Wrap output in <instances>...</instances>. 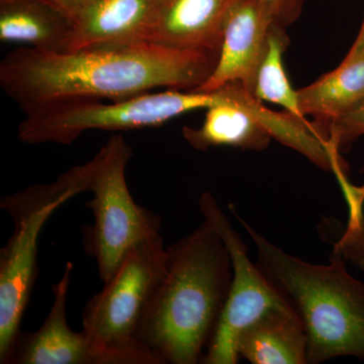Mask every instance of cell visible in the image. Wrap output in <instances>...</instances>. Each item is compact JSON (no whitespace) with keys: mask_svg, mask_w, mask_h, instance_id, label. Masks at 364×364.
Segmentation results:
<instances>
[{"mask_svg":"<svg viewBox=\"0 0 364 364\" xmlns=\"http://www.w3.org/2000/svg\"><path fill=\"white\" fill-rule=\"evenodd\" d=\"M167 263L161 237L135 246L104 289L83 310L82 331L112 364H164L138 339V331Z\"/></svg>","mask_w":364,"mask_h":364,"instance_id":"5","label":"cell"},{"mask_svg":"<svg viewBox=\"0 0 364 364\" xmlns=\"http://www.w3.org/2000/svg\"><path fill=\"white\" fill-rule=\"evenodd\" d=\"M298 97L301 114L315 117L325 138L330 124L364 102V52L347 55L335 70L298 90Z\"/></svg>","mask_w":364,"mask_h":364,"instance_id":"14","label":"cell"},{"mask_svg":"<svg viewBox=\"0 0 364 364\" xmlns=\"http://www.w3.org/2000/svg\"><path fill=\"white\" fill-rule=\"evenodd\" d=\"M160 0H100L72 21L66 51L139 42Z\"/></svg>","mask_w":364,"mask_h":364,"instance_id":"12","label":"cell"},{"mask_svg":"<svg viewBox=\"0 0 364 364\" xmlns=\"http://www.w3.org/2000/svg\"><path fill=\"white\" fill-rule=\"evenodd\" d=\"M198 205L203 222L221 237L226 245L233 268L226 303L202 363L236 364L240 359L236 346L241 333L268 311L291 306L249 258L247 245L214 196L203 193Z\"/></svg>","mask_w":364,"mask_h":364,"instance_id":"8","label":"cell"},{"mask_svg":"<svg viewBox=\"0 0 364 364\" xmlns=\"http://www.w3.org/2000/svg\"><path fill=\"white\" fill-rule=\"evenodd\" d=\"M257 248V265L299 316L308 338V363L339 356L364 360V284L344 261L314 264L287 253L234 213Z\"/></svg>","mask_w":364,"mask_h":364,"instance_id":"3","label":"cell"},{"mask_svg":"<svg viewBox=\"0 0 364 364\" xmlns=\"http://www.w3.org/2000/svg\"><path fill=\"white\" fill-rule=\"evenodd\" d=\"M133 151L122 135H114L97 154L90 183L92 200L85 207L95 223L86 227L85 249L97 261L102 282L111 279L127 254L143 242L161 237V218L134 200L126 179Z\"/></svg>","mask_w":364,"mask_h":364,"instance_id":"7","label":"cell"},{"mask_svg":"<svg viewBox=\"0 0 364 364\" xmlns=\"http://www.w3.org/2000/svg\"><path fill=\"white\" fill-rule=\"evenodd\" d=\"M218 102L215 91L178 90L146 92L105 104L100 100H68L26 111L18 127L21 142L70 145L85 132H119L152 128L186 112L208 109Z\"/></svg>","mask_w":364,"mask_h":364,"instance_id":"6","label":"cell"},{"mask_svg":"<svg viewBox=\"0 0 364 364\" xmlns=\"http://www.w3.org/2000/svg\"><path fill=\"white\" fill-rule=\"evenodd\" d=\"M239 358L253 364H306L308 338L291 306L268 311L239 336Z\"/></svg>","mask_w":364,"mask_h":364,"instance_id":"13","label":"cell"},{"mask_svg":"<svg viewBox=\"0 0 364 364\" xmlns=\"http://www.w3.org/2000/svg\"><path fill=\"white\" fill-rule=\"evenodd\" d=\"M73 23L42 0H0V40L66 51Z\"/></svg>","mask_w":364,"mask_h":364,"instance_id":"15","label":"cell"},{"mask_svg":"<svg viewBox=\"0 0 364 364\" xmlns=\"http://www.w3.org/2000/svg\"><path fill=\"white\" fill-rule=\"evenodd\" d=\"M218 58V53L149 42L64 52L20 48L2 60L0 85L23 112L68 100L117 102L159 87L196 90Z\"/></svg>","mask_w":364,"mask_h":364,"instance_id":"1","label":"cell"},{"mask_svg":"<svg viewBox=\"0 0 364 364\" xmlns=\"http://www.w3.org/2000/svg\"><path fill=\"white\" fill-rule=\"evenodd\" d=\"M275 23L277 16L264 2L237 0L228 14L217 65L208 80L193 90L210 92L228 83L239 82L254 95L256 77Z\"/></svg>","mask_w":364,"mask_h":364,"instance_id":"9","label":"cell"},{"mask_svg":"<svg viewBox=\"0 0 364 364\" xmlns=\"http://www.w3.org/2000/svg\"><path fill=\"white\" fill-rule=\"evenodd\" d=\"M326 140L337 150L344 149L364 135V102L333 122L324 132Z\"/></svg>","mask_w":364,"mask_h":364,"instance_id":"17","label":"cell"},{"mask_svg":"<svg viewBox=\"0 0 364 364\" xmlns=\"http://www.w3.org/2000/svg\"><path fill=\"white\" fill-rule=\"evenodd\" d=\"M237 0H160L139 42L221 51L228 14Z\"/></svg>","mask_w":364,"mask_h":364,"instance_id":"11","label":"cell"},{"mask_svg":"<svg viewBox=\"0 0 364 364\" xmlns=\"http://www.w3.org/2000/svg\"><path fill=\"white\" fill-rule=\"evenodd\" d=\"M268 6L272 7L273 13L277 16V23L282 26L294 18L296 11V0H261Z\"/></svg>","mask_w":364,"mask_h":364,"instance_id":"19","label":"cell"},{"mask_svg":"<svg viewBox=\"0 0 364 364\" xmlns=\"http://www.w3.org/2000/svg\"><path fill=\"white\" fill-rule=\"evenodd\" d=\"M364 52V18L363 25H361L360 32L358 33V37L356 38L355 42L352 46L349 55H358Z\"/></svg>","mask_w":364,"mask_h":364,"instance_id":"20","label":"cell"},{"mask_svg":"<svg viewBox=\"0 0 364 364\" xmlns=\"http://www.w3.org/2000/svg\"><path fill=\"white\" fill-rule=\"evenodd\" d=\"M95 157L72 167L57 181L38 184L2 198L0 208L14 223V233L0 251V363H11L21 325L38 277V243L49 218L74 196L90 193Z\"/></svg>","mask_w":364,"mask_h":364,"instance_id":"4","label":"cell"},{"mask_svg":"<svg viewBox=\"0 0 364 364\" xmlns=\"http://www.w3.org/2000/svg\"><path fill=\"white\" fill-rule=\"evenodd\" d=\"M73 264L68 261L63 274L52 287L51 310L37 331L21 333L11 363L112 364L104 350L81 330L75 332L66 318V301Z\"/></svg>","mask_w":364,"mask_h":364,"instance_id":"10","label":"cell"},{"mask_svg":"<svg viewBox=\"0 0 364 364\" xmlns=\"http://www.w3.org/2000/svg\"><path fill=\"white\" fill-rule=\"evenodd\" d=\"M53 9L64 14L71 21L97 4L100 0H42Z\"/></svg>","mask_w":364,"mask_h":364,"instance_id":"18","label":"cell"},{"mask_svg":"<svg viewBox=\"0 0 364 364\" xmlns=\"http://www.w3.org/2000/svg\"><path fill=\"white\" fill-rule=\"evenodd\" d=\"M229 251L207 223L167 247L138 339L163 363H202L231 286Z\"/></svg>","mask_w":364,"mask_h":364,"instance_id":"2","label":"cell"},{"mask_svg":"<svg viewBox=\"0 0 364 364\" xmlns=\"http://www.w3.org/2000/svg\"><path fill=\"white\" fill-rule=\"evenodd\" d=\"M282 26L275 23L270 31L267 54L256 77L254 97L259 102L279 105L294 117L306 121L299 109L298 91L294 90L284 70L282 55L287 40Z\"/></svg>","mask_w":364,"mask_h":364,"instance_id":"16","label":"cell"}]
</instances>
